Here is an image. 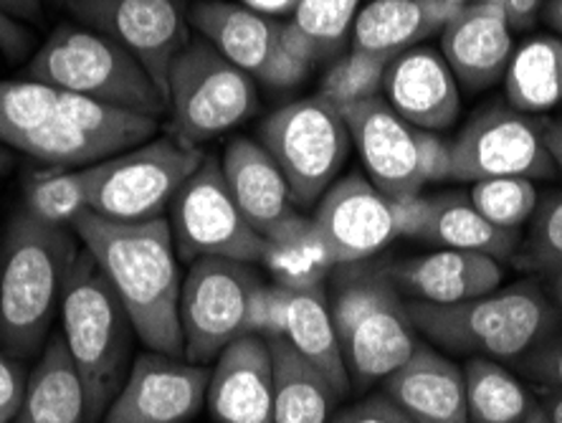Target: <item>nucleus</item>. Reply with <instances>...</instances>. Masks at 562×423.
Returning a JSON list of instances; mask_svg holds the SVG:
<instances>
[{
  "instance_id": "0eeeda50",
  "label": "nucleus",
  "mask_w": 562,
  "mask_h": 423,
  "mask_svg": "<svg viewBox=\"0 0 562 423\" xmlns=\"http://www.w3.org/2000/svg\"><path fill=\"white\" fill-rule=\"evenodd\" d=\"M259 107L251 74L221 56L205 38L188 41L168 74L172 137L201 147L238 127Z\"/></svg>"
},
{
  "instance_id": "5fc2aeb1",
  "label": "nucleus",
  "mask_w": 562,
  "mask_h": 423,
  "mask_svg": "<svg viewBox=\"0 0 562 423\" xmlns=\"http://www.w3.org/2000/svg\"><path fill=\"white\" fill-rule=\"evenodd\" d=\"M522 423H550L548 421V416H544V413H542V409H540V405H537V409L530 413V416H527Z\"/></svg>"
},
{
  "instance_id": "e433bc0d",
  "label": "nucleus",
  "mask_w": 562,
  "mask_h": 423,
  "mask_svg": "<svg viewBox=\"0 0 562 423\" xmlns=\"http://www.w3.org/2000/svg\"><path fill=\"white\" fill-rule=\"evenodd\" d=\"M322 62L317 46L292 19L279 21L277 41L271 56L261 71V81L271 89H294L310 77V71Z\"/></svg>"
},
{
  "instance_id": "bb28decb",
  "label": "nucleus",
  "mask_w": 562,
  "mask_h": 423,
  "mask_svg": "<svg viewBox=\"0 0 562 423\" xmlns=\"http://www.w3.org/2000/svg\"><path fill=\"white\" fill-rule=\"evenodd\" d=\"M274 423H329L340 393L286 339H271Z\"/></svg>"
},
{
  "instance_id": "4be33fe9",
  "label": "nucleus",
  "mask_w": 562,
  "mask_h": 423,
  "mask_svg": "<svg viewBox=\"0 0 562 423\" xmlns=\"http://www.w3.org/2000/svg\"><path fill=\"white\" fill-rule=\"evenodd\" d=\"M515 52L512 29L502 8L471 3L441 31V54L459 87L482 91L504 79Z\"/></svg>"
},
{
  "instance_id": "20e7f679",
  "label": "nucleus",
  "mask_w": 562,
  "mask_h": 423,
  "mask_svg": "<svg viewBox=\"0 0 562 423\" xmlns=\"http://www.w3.org/2000/svg\"><path fill=\"white\" fill-rule=\"evenodd\" d=\"M329 304L350 383L358 391L383 383L416 350L418 330L413 327L408 300L387 274V264L337 267Z\"/></svg>"
},
{
  "instance_id": "7ed1b4c3",
  "label": "nucleus",
  "mask_w": 562,
  "mask_h": 423,
  "mask_svg": "<svg viewBox=\"0 0 562 423\" xmlns=\"http://www.w3.org/2000/svg\"><path fill=\"white\" fill-rule=\"evenodd\" d=\"M77 234L19 211L0 244V345L11 355L36 353L77 261Z\"/></svg>"
},
{
  "instance_id": "c85d7f7f",
  "label": "nucleus",
  "mask_w": 562,
  "mask_h": 423,
  "mask_svg": "<svg viewBox=\"0 0 562 423\" xmlns=\"http://www.w3.org/2000/svg\"><path fill=\"white\" fill-rule=\"evenodd\" d=\"M469 423H522L537 409V398L515 372L490 358L464 365Z\"/></svg>"
},
{
  "instance_id": "412c9836",
  "label": "nucleus",
  "mask_w": 562,
  "mask_h": 423,
  "mask_svg": "<svg viewBox=\"0 0 562 423\" xmlns=\"http://www.w3.org/2000/svg\"><path fill=\"white\" fill-rule=\"evenodd\" d=\"M383 393L413 423H469L464 368L426 339L383 380Z\"/></svg>"
},
{
  "instance_id": "473e14b6",
  "label": "nucleus",
  "mask_w": 562,
  "mask_h": 423,
  "mask_svg": "<svg viewBox=\"0 0 562 423\" xmlns=\"http://www.w3.org/2000/svg\"><path fill=\"white\" fill-rule=\"evenodd\" d=\"M387 59L373 56L358 48L340 54L327 66L325 77L319 81L317 97L333 104L337 112L350 110L355 104L370 102L383 97V81L387 71Z\"/></svg>"
},
{
  "instance_id": "dca6fc26",
  "label": "nucleus",
  "mask_w": 562,
  "mask_h": 423,
  "mask_svg": "<svg viewBox=\"0 0 562 423\" xmlns=\"http://www.w3.org/2000/svg\"><path fill=\"white\" fill-rule=\"evenodd\" d=\"M209 376L205 365L178 355H137L104 423H188L205 403Z\"/></svg>"
},
{
  "instance_id": "79ce46f5",
  "label": "nucleus",
  "mask_w": 562,
  "mask_h": 423,
  "mask_svg": "<svg viewBox=\"0 0 562 423\" xmlns=\"http://www.w3.org/2000/svg\"><path fill=\"white\" fill-rule=\"evenodd\" d=\"M26 370L11 353L0 350V423H13L26 393Z\"/></svg>"
},
{
  "instance_id": "9d476101",
  "label": "nucleus",
  "mask_w": 562,
  "mask_h": 423,
  "mask_svg": "<svg viewBox=\"0 0 562 423\" xmlns=\"http://www.w3.org/2000/svg\"><path fill=\"white\" fill-rule=\"evenodd\" d=\"M168 223L176 248L188 261H269V242L238 209L216 157H205L201 168L183 182L170 203Z\"/></svg>"
},
{
  "instance_id": "ea45409f",
  "label": "nucleus",
  "mask_w": 562,
  "mask_h": 423,
  "mask_svg": "<svg viewBox=\"0 0 562 423\" xmlns=\"http://www.w3.org/2000/svg\"><path fill=\"white\" fill-rule=\"evenodd\" d=\"M519 368L540 388H558L562 391V333L558 330L544 343L535 347L519 360Z\"/></svg>"
},
{
  "instance_id": "a211bd4d",
  "label": "nucleus",
  "mask_w": 562,
  "mask_h": 423,
  "mask_svg": "<svg viewBox=\"0 0 562 423\" xmlns=\"http://www.w3.org/2000/svg\"><path fill=\"white\" fill-rule=\"evenodd\" d=\"M205 403L216 423H274V355L267 339L241 335L223 347Z\"/></svg>"
},
{
  "instance_id": "f257e3e1",
  "label": "nucleus",
  "mask_w": 562,
  "mask_h": 423,
  "mask_svg": "<svg viewBox=\"0 0 562 423\" xmlns=\"http://www.w3.org/2000/svg\"><path fill=\"white\" fill-rule=\"evenodd\" d=\"M71 231L125 304L137 337L155 353L183 358V277L170 223L110 221L87 211L74 221Z\"/></svg>"
},
{
  "instance_id": "49530a36",
  "label": "nucleus",
  "mask_w": 562,
  "mask_h": 423,
  "mask_svg": "<svg viewBox=\"0 0 562 423\" xmlns=\"http://www.w3.org/2000/svg\"><path fill=\"white\" fill-rule=\"evenodd\" d=\"M241 5L251 8V11L267 15V19L274 21H286L292 19L300 0H241Z\"/></svg>"
},
{
  "instance_id": "c9c22d12",
  "label": "nucleus",
  "mask_w": 562,
  "mask_h": 423,
  "mask_svg": "<svg viewBox=\"0 0 562 423\" xmlns=\"http://www.w3.org/2000/svg\"><path fill=\"white\" fill-rule=\"evenodd\" d=\"M517 259L519 267L537 274L562 271V190L540 196Z\"/></svg>"
},
{
  "instance_id": "72a5a7b5",
  "label": "nucleus",
  "mask_w": 562,
  "mask_h": 423,
  "mask_svg": "<svg viewBox=\"0 0 562 423\" xmlns=\"http://www.w3.org/2000/svg\"><path fill=\"white\" fill-rule=\"evenodd\" d=\"M469 201L494 226L519 231L530 223L540 203V190L527 178H486L471 186Z\"/></svg>"
},
{
  "instance_id": "b1692460",
  "label": "nucleus",
  "mask_w": 562,
  "mask_h": 423,
  "mask_svg": "<svg viewBox=\"0 0 562 423\" xmlns=\"http://www.w3.org/2000/svg\"><path fill=\"white\" fill-rule=\"evenodd\" d=\"M188 21L231 64L256 79L261 77L274 48L279 21L226 0H201L188 13Z\"/></svg>"
},
{
  "instance_id": "a19ab883",
  "label": "nucleus",
  "mask_w": 562,
  "mask_h": 423,
  "mask_svg": "<svg viewBox=\"0 0 562 423\" xmlns=\"http://www.w3.org/2000/svg\"><path fill=\"white\" fill-rule=\"evenodd\" d=\"M329 423H413L385 393H375L355 401L347 409L333 413Z\"/></svg>"
},
{
  "instance_id": "864d4df0",
  "label": "nucleus",
  "mask_w": 562,
  "mask_h": 423,
  "mask_svg": "<svg viewBox=\"0 0 562 423\" xmlns=\"http://www.w3.org/2000/svg\"><path fill=\"white\" fill-rule=\"evenodd\" d=\"M11 168H13V155L8 153L5 147H0V176H5Z\"/></svg>"
},
{
  "instance_id": "37998d69",
  "label": "nucleus",
  "mask_w": 562,
  "mask_h": 423,
  "mask_svg": "<svg viewBox=\"0 0 562 423\" xmlns=\"http://www.w3.org/2000/svg\"><path fill=\"white\" fill-rule=\"evenodd\" d=\"M420 11H424V19L431 31H443L449 23L457 19V15L464 11L471 0H416Z\"/></svg>"
},
{
  "instance_id": "7c9ffc66",
  "label": "nucleus",
  "mask_w": 562,
  "mask_h": 423,
  "mask_svg": "<svg viewBox=\"0 0 562 423\" xmlns=\"http://www.w3.org/2000/svg\"><path fill=\"white\" fill-rule=\"evenodd\" d=\"M94 165L54 168L29 176L23 186V211L56 229H71L74 221L92 211Z\"/></svg>"
},
{
  "instance_id": "c03bdc74",
  "label": "nucleus",
  "mask_w": 562,
  "mask_h": 423,
  "mask_svg": "<svg viewBox=\"0 0 562 423\" xmlns=\"http://www.w3.org/2000/svg\"><path fill=\"white\" fill-rule=\"evenodd\" d=\"M544 0H504L502 11L512 31H532L542 15Z\"/></svg>"
},
{
  "instance_id": "9b49d317",
  "label": "nucleus",
  "mask_w": 562,
  "mask_h": 423,
  "mask_svg": "<svg viewBox=\"0 0 562 423\" xmlns=\"http://www.w3.org/2000/svg\"><path fill=\"white\" fill-rule=\"evenodd\" d=\"M261 274L254 264L228 259H195L183 277L180 292V327L183 358L205 365L216 360L223 347L249 335V310Z\"/></svg>"
},
{
  "instance_id": "58836bf2",
  "label": "nucleus",
  "mask_w": 562,
  "mask_h": 423,
  "mask_svg": "<svg viewBox=\"0 0 562 423\" xmlns=\"http://www.w3.org/2000/svg\"><path fill=\"white\" fill-rule=\"evenodd\" d=\"M416 147L424 186L453 178V140L443 137V132L416 127Z\"/></svg>"
},
{
  "instance_id": "aec40b11",
  "label": "nucleus",
  "mask_w": 562,
  "mask_h": 423,
  "mask_svg": "<svg viewBox=\"0 0 562 423\" xmlns=\"http://www.w3.org/2000/svg\"><path fill=\"white\" fill-rule=\"evenodd\" d=\"M387 274L411 302L457 304L490 294L502 285V261L479 252L441 248L387 261Z\"/></svg>"
},
{
  "instance_id": "ddd939ff",
  "label": "nucleus",
  "mask_w": 562,
  "mask_h": 423,
  "mask_svg": "<svg viewBox=\"0 0 562 423\" xmlns=\"http://www.w3.org/2000/svg\"><path fill=\"white\" fill-rule=\"evenodd\" d=\"M555 160L544 143V122L509 102L482 107L453 140V178H550Z\"/></svg>"
},
{
  "instance_id": "cd10ccee",
  "label": "nucleus",
  "mask_w": 562,
  "mask_h": 423,
  "mask_svg": "<svg viewBox=\"0 0 562 423\" xmlns=\"http://www.w3.org/2000/svg\"><path fill=\"white\" fill-rule=\"evenodd\" d=\"M507 102L525 114H542L562 104V38L532 36L512 52L504 71Z\"/></svg>"
},
{
  "instance_id": "a878e982",
  "label": "nucleus",
  "mask_w": 562,
  "mask_h": 423,
  "mask_svg": "<svg viewBox=\"0 0 562 423\" xmlns=\"http://www.w3.org/2000/svg\"><path fill=\"white\" fill-rule=\"evenodd\" d=\"M13 423H89L85 380L61 337H52L41 350Z\"/></svg>"
},
{
  "instance_id": "2f4dec72",
  "label": "nucleus",
  "mask_w": 562,
  "mask_h": 423,
  "mask_svg": "<svg viewBox=\"0 0 562 423\" xmlns=\"http://www.w3.org/2000/svg\"><path fill=\"white\" fill-rule=\"evenodd\" d=\"M59 97L61 89L36 79L0 81V140L15 151L31 132L56 118Z\"/></svg>"
},
{
  "instance_id": "2eb2a0df",
  "label": "nucleus",
  "mask_w": 562,
  "mask_h": 423,
  "mask_svg": "<svg viewBox=\"0 0 562 423\" xmlns=\"http://www.w3.org/2000/svg\"><path fill=\"white\" fill-rule=\"evenodd\" d=\"M69 8L135 56L168 97L170 66L190 41L180 0H69Z\"/></svg>"
},
{
  "instance_id": "6ab92c4d",
  "label": "nucleus",
  "mask_w": 562,
  "mask_h": 423,
  "mask_svg": "<svg viewBox=\"0 0 562 423\" xmlns=\"http://www.w3.org/2000/svg\"><path fill=\"white\" fill-rule=\"evenodd\" d=\"M383 99L418 130H449L461 112V87L451 66L441 52L420 44L387 64Z\"/></svg>"
},
{
  "instance_id": "39448f33",
  "label": "nucleus",
  "mask_w": 562,
  "mask_h": 423,
  "mask_svg": "<svg viewBox=\"0 0 562 423\" xmlns=\"http://www.w3.org/2000/svg\"><path fill=\"white\" fill-rule=\"evenodd\" d=\"M64 345L87 388L89 423H99L130 372L132 320L104 271L81 252L61 297Z\"/></svg>"
},
{
  "instance_id": "393cba45",
  "label": "nucleus",
  "mask_w": 562,
  "mask_h": 423,
  "mask_svg": "<svg viewBox=\"0 0 562 423\" xmlns=\"http://www.w3.org/2000/svg\"><path fill=\"white\" fill-rule=\"evenodd\" d=\"M431 211L424 234L418 242L441 246V248H461V252H479L492 256V259H517L519 246H522V231H509L494 226L469 201V193L461 190H443V193L428 196Z\"/></svg>"
},
{
  "instance_id": "f704fd0d",
  "label": "nucleus",
  "mask_w": 562,
  "mask_h": 423,
  "mask_svg": "<svg viewBox=\"0 0 562 423\" xmlns=\"http://www.w3.org/2000/svg\"><path fill=\"white\" fill-rule=\"evenodd\" d=\"M358 11L360 0H300L292 21L312 38L322 62H327L342 54Z\"/></svg>"
},
{
  "instance_id": "1a4fd4ad",
  "label": "nucleus",
  "mask_w": 562,
  "mask_h": 423,
  "mask_svg": "<svg viewBox=\"0 0 562 423\" xmlns=\"http://www.w3.org/2000/svg\"><path fill=\"white\" fill-rule=\"evenodd\" d=\"M201 147L160 137L94 163L92 211L102 219L145 223L165 219L183 182L201 168Z\"/></svg>"
},
{
  "instance_id": "8fccbe9b",
  "label": "nucleus",
  "mask_w": 562,
  "mask_h": 423,
  "mask_svg": "<svg viewBox=\"0 0 562 423\" xmlns=\"http://www.w3.org/2000/svg\"><path fill=\"white\" fill-rule=\"evenodd\" d=\"M544 143L550 147L555 168L562 172V120L544 122Z\"/></svg>"
},
{
  "instance_id": "6e6552de",
  "label": "nucleus",
  "mask_w": 562,
  "mask_h": 423,
  "mask_svg": "<svg viewBox=\"0 0 562 423\" xmlns=\"http://www.w3.org/2000/svg\"><path fill=\"white\" fill-rule=\"evenodd\" d=\"M259 143L284 172L296 209H310L340 176L352 137L342 112L307 97L271 112L259 127Z\"/></svg>"
},
{
  "instance_id": "3c124183",
  "label": "nucleus",
  "mask_w": 562,
  "mask_h": 423,
  "mask_svg": "<svg viewBox=\"0 0 562 423\" xmlns=\"http://www.w3.org/2000/svg\"><path fill=\"white\" fill-rule=\"evenodd\" d=\"M542 19L562 38V0H544Z\"/></svg>"
},
{
  "instance_id": "de8ad7c7",
  "label": "nucleus",
  "mask_w": 562,
  "mask_h": 423,
  "mask_svg": "<svg viewBox=\"0 0 562 423\" xmlns=\"http://www.w3.org/2000/svg\"><path fill=\"white\" fill-rule=\"evenodd\" d=\"M0 11L13 21H36L41 13V0H0Z\"/></svg>"
},
{
  "instance_id": "09e8293b",
  "label": "nucleus",
  "mask_w": 562,
  "mask_h": 423,
  "mask_svg": "<svg viewBox=\"0 0 562 423\" xmlns=\"http://www.w3.org/2000/svg\"><path fill=\"white\" fill-rule=\"evenodd\" d=\"M537 405H540L550 423H562V391H558V388H540Z\"/></svg>"
},
{
  "instance_id": "f3484780",
  "label": "nucleus",
  "mask_w": 562,
  "mask_h": 423,
  "mask_svg": "<svg viewBox=\"0 0 562 423\" xmlns=\"http://www.w3.org/2000/svg\"><path fill=\"white\" fill-rule=\"evenodd\" d=\"M352 145L366 165L368 180L387 198L424 193L418 168L416 127L401 118L383 97L342 112Z\"/></svg>"
},
{
  "instance_id": "4c0bfd02",
  "label": "nucleus",
  "mask_w": 562,
  "mask_h": 423,
  "mask_svg": "<svg viewBox=\"0 0 562 423\" xmlns=\"http://www.w3.org/2000/svg\"><path fill=\"white\" fill-rule=\"evenodd\" d=\"M286 330V285L274 281L256 289L251 310H249V335H259L271 343V339H284Z\"/></svg>"
},
{
  "instance_id": "f03ea898",
  "label": "nucleus",
  "mask_w": 562,
  "mask_h": 423,
  "mask_svg": "<svg viewBox=\"0 0 562 423\" xmlns=\"http://www.w3.org/2000/svg\"><path fill=\"white\" fill-rule=\"evenodd\" d=\"M408 314L418 335L438 350L497 363H519L562 325L560 307L535 281L457 304L408 300Z\"/></svg>"
},
{
  "instance_id": "603ef678",
  "label": "nucleus",
  "mask_w": 562,
  "mask_h": 423,
  "mask_svg": "<svg viewBox=\"0 0 562 423\" xmlns=\"http://www.w3.org/2000/svg\"><path fill=\"white\" fill-rule=\"evenodd\" d=\"M552 297H555V304L560 307V312H562V271L552 274Z\"/></svg>"
},
{
  "instance_id": "5701e85b",
  "label": "nucleus",
  "mask_w": 562,
  "mask_h": 423,
  "mask_svg": "<svg viewBox=\"0 0 562 423\" xmlns=\"http://www.w3.org/2000/svg\"><path fill=\"white\" fill-rule=\"evenodd\" d=\"M286 285V330L284 339L317 368L340 396L350 391V372L337 337L329 289L322 279L284 281Z\"/></svg>"
},
{
  "instance_id": "c756f323",
  "label": "nucleus",
  "mask_w": 562,
  "mask_h": 423,
  "mask_svg": "<svg viewBox=\"0 0 562 423\" xmlns=\"http://www.w3.org/2000/svg\"><path fill=\"white\" fill-rule=\"evenodd\" d=\"M431 33L416 0H373L355 15L350 41L358 52L393 62Z\"/></svg>"
},
{
  "instance_id": "f8f14e48",
  "label": "nucleus",
  "mask_w": 562,
  "mask_h": 423,
  "mask_svg": "<svg viewBox=\"0 0 562 423\" xmlns=\"http://www.w3.org/2000/svg\"><path fill=\"white\" fill-rule=\"evenodd\" d=\"M221 170L246 221L269 242V261L277 256L294 259L302 252L319 256L317 244H314L312 219H304L296 209L284 172L259 140H231L223 153Z\"/></svg>"
},
{
  "instance_id": "a18cd8bd",
  "label": "nucleus",
  "mask_w": 562,
  "mask_h": 423,
  "mask_svg": "<svg viewBox=\"0 0 562 423\" xmlns=\"http://www.w3.org/2000/svg\"><path fill=\"white\" fill-rule=\"evenodd\" d=\"M29 31L23 29L19 21H13L11 15L0 11V52H3L8 59H15V56L29 46Z\"/></svg>"
},
{
  "instance_id": "423d86ee",
  "label": "nucleus",
  "mask_w": 562,
  "mask_h": 423,
  "mask_svg": "<svg viewBox=\"0 0 562 423\" xmlns=\"http://www.w3.org/2000/svg\"><path fill=\"white\" fill-rule=\"evenodd\" d=\"M29 79L147 118L168 112V97L135 56L89 26L56 29L29 64Z\"/></svg>"
},
{
  "instance_id": "4468645a",
  "label": "nucleus",
  "mask_w": 562,
  "mask_h": 423,
  "mask_svg": "<svg viewBox=\"0 0 562 423\" xmlns=\"http://www.w3.org/2000/svg\"><path fill=\"white\" fill-rule=\"evenodd\" d=\"M314 244L327 269L370 261L398 236L391 198L360 172L337 178L312 215Z\"/></svg>"
}]
</instances>
